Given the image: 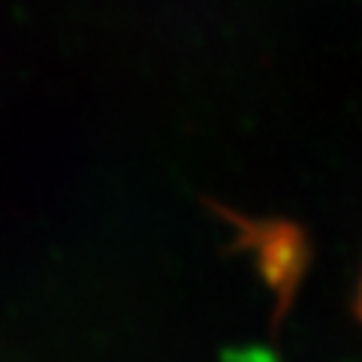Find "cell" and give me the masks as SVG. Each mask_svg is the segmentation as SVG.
Returning <instances> with one entry per match:
<instances>
[{
  "label": "cell",
  "instance_id": "cell-1",
  "mask_svg": "<svg viewBox=\"0 0 362 362\" xmlns=\"http://www.w3.org/2000/svg\"><path fill=\"white\" fill-rule=\"evenodd\" d=\"M356 317L362 320V275H359V287H356Z\"/></svg>",
  "mask_w": 362,
  "mask_h": 362
}]
</instances>
